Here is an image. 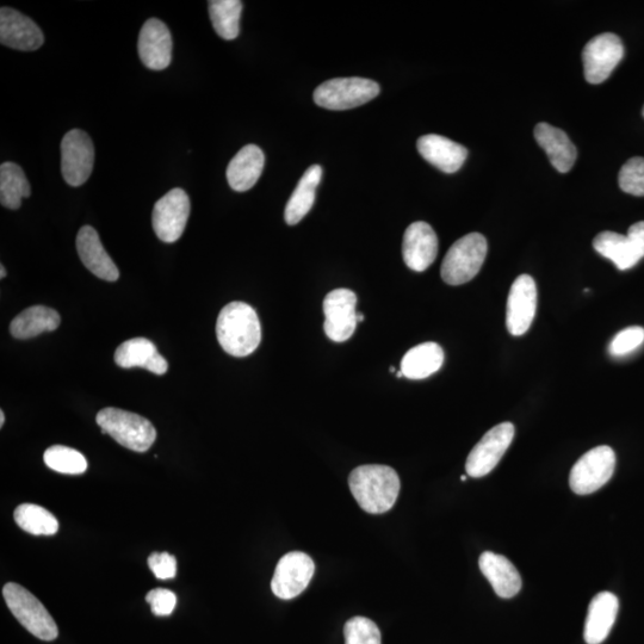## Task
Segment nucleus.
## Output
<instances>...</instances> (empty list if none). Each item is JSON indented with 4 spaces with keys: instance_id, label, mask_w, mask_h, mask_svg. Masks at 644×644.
Returning <instances> with one entry per match:
<instances>
[{
    "instance_id": "nucleus-1",
    "label": "nucleus",
    "mask_w": 644,
    "mask_h": 644,
    "mask_svg": "<svg viewBox=\"0 0 644 644\" xmlns=\"http://www.w3.org/2000/svg\"><path fill=\"white\" fill-rule=\"evenodd\" d=\"M400 479L393 468L367 464L350 474L352 495L365 512L382 515L395 505L400 493Z\"/></svg>"
},
{
    "instance_id": "nucleus-2",
    "label": "nucleus",
    "mask_w": 644,
    "mask_h": 644,
    "mask_svg": "<svg viewBox=\"0 0 644 644\" xmlns=\"http://www.w3.org/2000/svg\"><path fill=\"white\" fill-rule=\"evenodd\" d=\"M216 336L228 355L246 357L255 352L262 340L258 315L245 302H231L219 314Z\"/></svg>"
},
{
    "instance_id": "nucleus-3",
    "label": "nucleus",
    "mask_w": 644,
    "mask_h": 644,
    "mask_svg": "<svg viewBox=\"0 0 644 644\" xmlns=\"http://www.w3.org/2000/svg\"><path fill=\"white\" fill-rule=\"evenodd\" d=\"M97 424L105 435L129 450L145 452L156 442V429L139 414L108 407L97 414Z\"/></svg>"
},
{
    "instance_id": "nucleus-4",
    "label": "nucleus",
    "mask_w": 644,
    "mask_h": 644,
    "mask_svg": "<svg viewBox=\"0 0 644 644\" xmlns=\"http://www.w3.org/2000/svg\"><path fill=\"white\" fill-rule=\"evenodd\" d=\"M487 240L480 233H470L457 240L445 256L442 278L449 286H462L479 274L487 257Z\"/></svg>"
},
{
    "instance_id": "nucleus-5",
    "label": "nucleus",
    "mask_w": 644,
    "mask_h": 644,
    "mask_svg": "<svg viewBox=\"0 0 644 644\" xmlns=\"http://www.w3.org/2000/svg\"><path fill=\"white\" fill-rule=\"evenodd\" d=\"M3 596L12 615L30 634L43 641L57 639V623L34 594L14 582H9L3 588Z\"/></svg>"
},
{
    "instance_id": "nucleus-6",
    "label": "nucleus",
    "mask_w": 644,
    "mask_h": 644,
    "mask_svg": "<svg viewBox=\"0 0 644 644\" xmlns=\"http://www.w3.org/2000/svg\"><path fill=\"white\" fill-rule=\"evenodd\" d=\"M380 95L374 80L351 77L327 80L314 91V102L328 110H349L368 103Z\"/></svg>"
},
{
    "instance_id": "nucleus-7",
    "label": "nucleus",
    "mask_w": 644,
    "mask_h": 644,
    "mask_svg": "<svg viewBox=\"0 0 644 644\" xmlns=\"http://www.w3.org/2000/svg\"><path fill=\"white\" fill-rule=\"evenodd\" d=\"M615 468V451L608 445L594 448L574 464L569 475V486L575 494H592L611 480Z\"/></svg>"
},
{
    "instance_id": "nucleus-8",
    "label": "nucleus",
    "mask_w": 644,
    "mask_h": 644,
    "mask_svg": "<svg viewBox=\"0 0 644 644\" xmlns=\"http://www.w3.org/2000/svg\"><path fill=\"white\" fill-rule=\"evenodd\" d=\"M593 247L600 256L610 259L618 270L634 268L644 257V221L631 226L627 235L599 233L593 240Z\"/></svg>"
},
{
    "instance_id": "nucleus-9",
    "label": "nucleus",
    "mask_w": 644,
    "mask_h": 644,
    "mask_svg": "<svg viewBox=\"0 0 644 644\" xmlns=\"http://www.w3.org/2000/svg\"><path fill=\"white\" fill-rule=\"evenodd\" d=\"M95 148L90 136L72 129L61 141V173L65 182L77 188L88 181L94 170Z\"/></svg>"
},
{
    "instance_id": "nucleus-10",
    "label": "nucleus",
    "mask_w": 644,
    "mask_h": 644,
    "mask_svg": "<svg viewBox=\"0 0 644 644\" xmlns=\"http://www.w3.org/2000/svg\"><path fill=\"white\" fill-rule=\"evenodd\" d=\"M515 433L512 423L499 424L489 430L470 451L466 463L467 474L472 478H483L491 473L510 448Z\"/></svg>"
},
{
    "instance_id": "nucleus-11",
    "label": "nucleus",
    "mask_w": 644,
    "mask_h": 644,
    "mask_svg": "<svg viewBox=\"0 0 644 644\" xmlns=\"http://www.w3.org/2000/svg\"><path fill=\"white\" fill-rule=\"evenodd\" d=\"M190 215L189 196L183 189H173L154 206L152 224L157 237L172 244L182 237Z\"/></svg>"
},
{
    "instance_id": "nucleus-12",
    "label": "nucleus",
    "mask_w": 644,
    "mask_h": 644,
    "mask_svg": "<svg viewBox=\"0 0 644 644\" xmlns=\"http://www.w3.org/2000/svg\"><path fill=\"white\" fill-rule=\"evenodd\" d=\"M623 55V43L617 35L605 33L593 37L582 52L587 82L594 85L604 83L621 63Z\"/></svg>"
},
{
    "instance_id": "nucleus-13",
    "label": "nucleus",
    "mask_w": 644,
    "mask_h": 644,
    "mask_svg": "<svg viewBox=\"0 0 644 644\" xmlns=\"http://www.w3.org/2000/svg\"><path fill=\"white\" fill-rule=\"evenodd\" d=\"M315 572L314 561L301 551H291L277 563L271 590L275 596L289 600L306 590Z\"/></svg>"
},
{
    "instance_id": "nucleus-14",
    "label": "nucleus",
    "mask_w": 644,
    "mask_h": 644,
    "mask_svg": "<svg viewBox=\"0 0 644 644\" xmlns=\"http://www.w3.org/2000/svg\"><path fill=\"white\" fill-rule=\"evenodd\" d=\"M357 296L349 289L331 291L324 300L326 336L336 343L349 340L356 331L358 314Z\"/></svg>"
},
{
    "instance_id": "nucleus-15",
    "label": "nucleus",
    "mask_w": 644,
    "mask_h": 644,
    "mask_svg": "<svg viewBox=\"0 0 644 644\" xmlns=\"http://www.w3.org/2000/svg\"><path fill=\"white\" fill-rule=\"evenodd\" d=\"M537 309V287L534 278L522 275L513 282L506 308V326L512 336L529 331Z\"/></svg>"
},
{
    "instance_id": "nucleus-16",
    "label": "nucleus",
    "mask_w": 644,
    "mask_h": 644,
    "mask_svg": "<svg viewBox=\"0 0 644 644\" xmlns=\"http://www.w3.org/2000/svg\"><path fill=\"white\" fill-rule=\"evenodd\" d=\"M172 36L164 22L151 18L142 27L138 51L139 57L152 71H163L172 60Z\"/></svg>"
},
{
    "instance_id": "nucleus-17",
    "label": "nucleus",
    "mask_w": 644,
    "mask_h": 644,
    "mask_svg": "<svg viewBox=\"0 0 644 644\" xmlns=\"http://www.w3.org/2000/svg\"><path fill=\"white\" fill-rule=\"evenodd\" d=\"M0 42L17 51L33 52L39 49L45 36L37 24L26 15L10 8L0 10Z\"/></svg>"
},
{
    "instance_id": "nucleus-18",
    "label": "nucleus",
    "mask_w": 644,
    "mask_h": 644,
    "mask_svg": "<svg viewBox=\"0 0 644 644\" xmlns=\"http://www.w3.org/2000/svg\"><path fill=\"white\" fill-rule=\"evenodd\" d=\"M438 253V238L426 222H414L406 229L402 256L405 264L413 271L423 272L435 262Z\"/></svg>"
},
{
    "instance_id": "nucleus-19",
    "label": "nucleus",
    "mask_w": 644,
    "mask_h": 644,
    "mask_svg": "<svg viewBox=\"0 0 644 644\" xmlns=\"http://www.w3.org/2000/svg\"><path fill=\"white\" fill-rule=\"evenodd\" d=\"M77 250L80 260L92 274L108 282L119 280L120 271L105 251L95 228L84 226L80 229Z\"/></svg>"
},
{
    "instance_id": "nucleus-20",
    "label": "nucleus",
    "mask_w": 644,
    "mask_h": 644,
    "mask_svg": "<svg viewBox=\"0 0 644 644\" xmlns=\"http://www.w3.org/2000/svg\"><path fill=\"white\" fill-rule=\"evenodd\" d=\"M417 147L421 157L445 173L460 170L468 156L466 147L437 134L421 136Z\"/></svg>"
},
{
    "instance_id": "nucleus-21",
    "label": "nucleus",
    "mask_w": 644,
    "mask_h": 644,
    "mask_svg": "<svg viewBox=\"0 0 644 644\" xmlns=\"http://www.w3.org/2000/svg\"><path fill=\"white\" fill-rule=\"evenodd\" d=\"M115 362L123 369L144 368L156 375H164L169 363L158 352L157 346L145 338L129 339L115 352Z\"/></svg>"
},
{
    "instance_id": "nucleus-22",
    "label": "nucleus",
    "mask_w": 644,
    "mask_h": 644,
    "mask_svg": "<svg viewBox=\"0 0 644 644\" xmlns=\"http://www.w3.org/2000/svg\"><path fill=\"white\" fill-rule=\"evenodd\" d=\"M619 610V600L611 592H600L588 606L584 639L587 644H600L608 639Z\"/></svg>"
},
{
    "instance_id": "nucleus-23",
    "label": "nucleus",
    "mask_w": 644,
    "mask_h": 644,
    "mask_svg": "<svg viewBox=\"0 0 644 644\" xmlns=\"http://www.w3.org/2000/svg\"><path fill=\"white\" fill-rule=\"evenodd\" d=\"M479 566L497 596L504 599L517 596L522 588V577L507 557L485 551L480 556Z\"/></svg>"
},
{
    "instance_id": "nucleus-24",
    "label": "nucleus",
    "mask_w": 644,
    "mask_h": 644,
    "mask_svg": "<svg viewBox=\"0 0 644 644\" xmlns=\"http://www.w3.org/2000/svg\"><path fill=\"white\" fill-rule=\"evenodd\" d=\"M534 133L538 145L548 154L551 165L561 173L571 171L578 151L568 135L563 130L543 122L538 123Z\"/></svg>"
},
{
    "instance_id": "nucleus-25",
    "label": "nucleus",
    "mask_w": 644,
    "mask_h": 644,
    "mask_svg": "<svg viewBox=\"0 0 644 644\" xmlns=\"http://www.w3.org/2000/svg\"><path fill=\"white\" fill-rule=\"evenodd\" d=\"M265 165V156L256 145H247L238 152L227 169L229 187L238 193L255 187L262 176Z\"/></svg>"
},
{
    "instance_id": "nucleus-26",
    "label": "nucleus",
    "mask_w": 644,
    "mask_h": 644,
    "mask_svg": "<svg viewBox=\"0 0 644 644\" xmlns=\"http://www.w3.org/2000/svg\"><path fill=\"white\" fill-rule=\"evenodd\" d=\"M444 363V351L437 343L414 346L401 361V371L407 379L424 380L437 373Z\"/></svg>"
},
{
    "instance_id": "nucleus-27",
    "label": "nucleus",
    "mask_w": 644,
    "mask_h": 644,
    "mask_svg": "<svg viewBox=\"0 0 644 644\" xmlns=\"http://www.w3.org/2000/svg\"><path fill=\"white\" fill-rule=\"evenodd\" d=\"M322 169L319 165H313L305 172L299 184L291 195L284 212V219L289 226H295L305 218L312 209L315 202V194L321 182Z\"/></svg>"
},
{
    "instance_id": "nucleus-28",
    "label": "nucleus",
    "mask_w": 644,
    "mask_h": 644,
    "mask_svg": "<svg viewBox=\"0 0 644 644\" xmlns=\"http://www.w3.org/2000/svg\"><path fill=\"white\" fill-rule=\"evenodd\" d=\"M61 322L60 315L52 308L34 306L26 309L12 320L10 331L17 339H29L40 336L43 332L57 330Z\"/></svg>"
},
{
    "instance_id": "nucleus-29",
    "label": "nucleus",
    "mask_w": 644,
    "mask_h": 644,
    "mask_svg": "<svg viewBox=\"0 0 644 644\" xmlns=\"http://www.w3.org/2000/svg\"><path fill=\"white\" fill-rule=\"evenodd\" d=\"M32 188L20 166L4 163L0 166V202L8 209L21 207L22 198L29 197Z\"/></svg>"
},
{
    "instance_id": "nucleus-30",
    "label": "nucleus",
    "mask_w": 644,
    "mask_h": 644,
    "mask_svg": "<svg viewBox=\"0 0 644 644\" xmlns=\"http://www.w3.org/2000/svg\"><path fill=\"white\" fill-rule=\"evenodd\" d=\"M208 4L210 20L216 34L227 41L237 39L243 3L240 0H212Z\"/></svg>"
},
{
    "instance_id": "nucleus-31",
    "label": "nucleus",
    "mask_w": 644,
    "mask_h": 644,
    "mask_svg": "<svg viewBox=\"0 0 644 644\" xmlns=\"http://www.w3.org/2000/svg\"><path fill=\"white\" fill-rule=\"evenodd\" d=\"M20 528L35 536H53L59 530L58 519L53 513L35 504H22L14 513Z\"/></svg>"
},
{
    "instance_id": "nucleus-32",
    "label": "nucleus",
    "mask_w": 644,
    "mask_h": 644,
    "mask_svg": "<svg viewBox=\"0 0 644 644\" xmlns=\"http://www.w3.org/2000/svg\"><path fill=\"white\" fill-rule=\"evenodd\" d=\"M43 460L48 468L61 474L79 475L88 469V461L83 454L64 445H54L47 449Z\"/></svg>"
},
{
    "instance_id": "nucleus-33",
    "label": "nucleus",
    "mask_w": 644,
    "mask_h": 644,
    "mask_svg": "<svg viewBox=\"0 0 644 644\" xmlns=\"http://www.w3.org/2000/svg\"><path fill=\"white\" fill-rule=\"evenodd\" d=\"M345 644H381V631L369 618L354 617L344 627Z\"/></svg>"
},
{
    "instance_id": "nucleus-34",
    "label": "nucleus",
    "mask_w": 644,
    "mask_h": 644,
    "mask_svg": "<svg viewBox=\"0 0 644 644\" xmlns=\"http://www.w3.org/2000/svg\"><path fill=\"white\" fill-rule=\"evenodd\" d=\"M618 183L624 193L644 196V158L628 160L619 171Z\"/></svg>"
},
{
    "instance_id": "nucleus-35",
    "label": "nucleus",
    "mask_w": 644,
    "mask_h": 644,
    "mask_svg": "<svg viewBox=\"0 0 644 644\" xmlns=\"http://www.w3.org/2000/svg\"><path fill=\"white\" fill-rule=\"evenodd\" d=\"M644 343V328L631 326L616 334L609 346L610 355L624 357L633 354Z\"/></svg>"
},
{
    "instance_id": "nucleus-36",
    "label": "nucleus",
    "mask_w": 644,
    "mask_h": 644,
    "mask_svg": "<svg viewBox=\"0 0 644 644\" xmlns=\"http://www.w3.org/2000/svg\"><path fill=\"white\" fill-rule=\"evenodd\" d=\"M146 602L151 605L154 615L159 617L170 616L177 605L176 594L165 588H154L148 592Z\"/></svg>"
},
{
    "instance_id": "nucleus-37",
    "label": "nucleus",
    "mask_w": 644,
    "mask_h": 644,
    "mask_svg": "<svg viewBox=\"0 0 644 644\" xmlns=\"http://www.w3.org/2000/svg\"><path fill=\"white\" fill-rule=\"evenodd\" d=\"M148 566L159 580H170L177 575V560L169 553H153L148 557Z\"/></svg>"
},
{
    "instance_id": "nucleus-38",
    "label": "nucleus",
    "mask_w": 644,
    "mask_h": 644,
    "mask_svg": "<svg viewBox=\"0 0 644 644\" xmlns=\"http://www.w3.org/2000/svg\"><path fill=\"white\" fill-rule=\"evenodd\" d=\"M4 423H5V414L2 411V412H0V426L3 427Z\"/></svg>"
},
{
    "instance_id": "nucleus-39",
    "label": "nucleus",
    "mask_w": 644,
    "mask_h": 644,
    "mask_svg": "<svg viewBox=\"0 0 644 644\" xmlns=\"http://www.w3.org/2000/svg\"><path fill=\"white\" fill-rule=\"evenodd\" d=\"M6 276V270L4 269V266H0V277L4 278Z\"/></svg>"
},
{
    "instance_id": "nucleus-40",
    "label": "nucleus",
    "mask_w": 644,
    "mask_h": 644,
    "mask_svg": "<svg viewBox=\"0 0 644 644\" xmlns=\"http://www.w3.org/2000/svg\"><path fill=\"white\" fill-rule=\"evenodd\" d=\"M363 320H364V315H363V314H359V315H358V322H362Z\"/></svg>"
},
{
    "instance_id": "nucleus-41",
    "label": "nucleus",
    "mask_w": 644,
    "mask_h": 644,
    "mask_svg": "<svg viewBox=\"0 0 644 644\" xmlns=\"http://www.w3.org/2000/svg\"><path fill=\"white\" fill-rule=\"evenodd\" d=\"M466 480H467V476H466V475H462V476H461V481H466Z\"/></svg>"
},
{
    "instance_id": "nucleus-42",
    "label": "nucleus",
    "mask_w": 644,
    "mask_h": 644,
    "mask_svg": "<svg viewBox=\"0 0 644 644\" xmlns=\"http://www.w3.org/2000/svg\"><path fill=\"white\" fill-rule=\"evenodd\" d=\"M389 371H390V373H395V368L392 367V368L389 369Z\"/></svg>"
},
{
    "instance_id": "nucleus-43",
    "label": "nucleus",
    "mask_w": 644,
    "mask_h": 644,
    "mask_svg": "<svg viewBox=\"0 0 644 644\" xmlns=\"http://www.w3.org/2000/svg\"><path fill=\"white\" fill-rule=\"evenodd\" d=\"M642 114H643V116H644V107H643V111H642Z\"/></svg>"
}]
</instances>
